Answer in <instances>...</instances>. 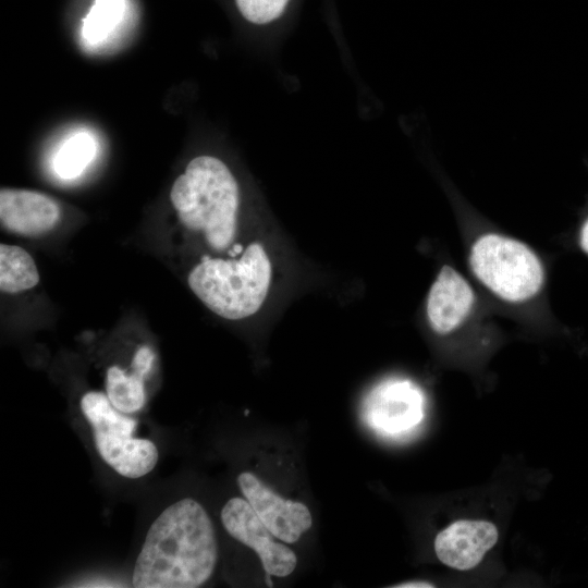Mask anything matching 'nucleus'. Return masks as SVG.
Masks as SVG:
<instances>
[{"instance_id": "nucleus-1", "label": "nucleus", "mask_w": 588, "mask_h": 588, "mask_svg": "<svg viewBox=\"0 0 588 588\" xmlns=\"http://www.w3.org/2000/svg\"><path fill=\"white\" fill-rule=\"evenodd\" d=\"M218 546L212 522L197 501L181 499L150 525L135 561V588H196L215 571Z\"/></svg>"}, {"instance_id": "nucleus-2", "label": "nucleus", "mask_w": 588, "mask_h": 588, "mask_svg": "<svg viewBox=\"0 0 588 588\" xmlns=\"http://www.w3.org/2000/svg\"><path fill=\"white\" fill-rule=\"evenodd\" d=\"M170 199L180 221L201 232L212 248L222 250L233 242L240 192L222 160L208 155L191 160L174 181Z\"/></svg>"}, {"instance_id": "nucleus-3", "label": "nucleus", "mask_w": 588, "mask_h": 588, "mask_svg": "<svg viewBox=\"0 0 588 588\" xmlns=\"http://www.w3.org/2000/svg\"><path fill=\"white\" fill-rule=\"evenodd\" d=\"M271 281L270 260L259 243L237 259L204 257L188 274L194 294L218 316L236 320L261 307Z\"/></svg>"}, {"instance_id": "nucleus-4", "label": "nucleus", "mask_w": 588, "mask_h": 588, "mask_svg": "<svg viewBox=\"0 0 588 588\" xmlns=\"http://www.w3.org/2000/svg\"><path fill=\"white\" fill-rule=\"evenodd\" d=\"M469 264L477 279L507 302L534 297L543 283V268L524 243L499 235H481L471 246Z\"/></svg>"}, {"instance_id": "nucleus-5", "label": "nucleus", "mask_w": 588, "mask_h": 588, "mask_svg": "<svg viewBox=\"0 0 588 588\" xmlns=\"http://www.w3.org/2000/svg\"><path fill=\"white\" fill-rule=\"evenodd\" d=\"M81 409L93 429L99 455L113 470L135 479L155 468L159 458L156 444L133 437L137 421L117 409L107 394L98 391L85 393Z\"/></svg>"}, {"instance_id": "nucleus-6", "label": "nucleus", "mask_w": 588, "mask_h": 588, "mask_svg": "<svg viewBox=\"0 0 588 588\" xmlns=\"http://www.w3.org/2000/svg\"><path fill=\"white\" fill-rule=\"evenodd\" d=\"M425 395L407 379L390 378L366 395L363 418L377 433L400 438L412 432L424 419Z\"/></svg>"}, {"instance_id": "nucleus-7", "label": "nucleus", "mask_w": 588, "mask_h": 588, "mask_svg": "<svg viewBox=\"0 0 588 588\" xmlns=\"http://www.w3.org/2000/svg\"><path fill=\"white\" fill-rule=\"evenodd\" d=\"M221 522L229 535L258 554L268 574L284 577L295 569L297 563L295 553L274 540V535L261 522L247 500L230 499L221 511Z\"/></svg>"}, {"instance_id": "nucleus-8", "label": "nucleus", "mask_w": 588, "mask_h": 588, "mask_svg": "<svg viewBox=\"0 0 588 588\" xmlns=\"http://www.w3.org/2000/svg\"><path fill=\"white\" fill-rule=\"evenodd\" d=\"M237 483L247 502L275 538L293 543L311 527V514L305 504L280 497L254 474L241 473Z\"/></svg>"}, {"instance_id": "nucleus-9", "label": "nucleus", "mask_w": 588, "mask_h": 588, "mask_svg": "<svg viewBox=\"0 0 588 588\" xmlns=\"http://www.w3.org/2000/svg\"><path fill=\"white\" fill-rule=\"evenodd\" d=\"M60 218L58 203L42 193L1 188L0 221L8 232L34 237L51 231Z\"/></svg>"}, {"instance_id": "nucleus-10", "label": "nucleus", "mask_w": 588, "mask_h": 588, "mask_svg": "<svg viewBox=\"0 0 588 588\" xmlns=\"http://www.w3.org/2000/svg\"><path fill=\"white\" fill-rule=\"evenodd\" d=\"M498 529L487 520H457L441 530L434 540L438 559L461 571L475 567L497 543Z\"/></svg>"}, {"instance_id": "nucleus-11", "label": "nucleus", "mask_w": 588, "mask_h": 588, "mask_svg": "<svg viewBox=\"0 0 588 588\" xmlns=\"http://www.w3.org/2000/svg\"><path fill=\"white\" fill-rule=\"evenodd\" d=\"M474 302L467 281L452 267H442L427 298L430 327L439 334L450 333L467 318Z\"/></svg>"}, {"instance_id": "nucleus-12", "label": "nucleus", "mask_w": 588, "mask_h": 588, "mask_svg": "<svg viewBox=\"0 0 588 588\" xmlns=\"http://www.w3.org/2000/svg\"><path fill=\"white\" fill-rule=\"evenodd\" d=\"M39 282V273L30 255L15 245H0V289L4 293L29 290Z\"/></svg>"}, {"instance_id": "nucleus-13", "label": "nucleus", "mask_w": 588, "mask_h": 588, "mask_svg": "<svg viewBox=\"0 0 588 588\" xmlns=\"http://www.w3.org/2000/svg\"><path fill=\"white\" fill-rule=\"evenodd\" d=\"M144 378L135 370L128 375L120 367L111 366L106 376V391L111 404L125 414L140 411L146 403Z\"/></svg>"}, {"instance_id": "nucleus-14", "label": "nucleus", "mask_w": 588, "mask_h": 588, "mask_svg": "<svg viewBox=\"0 0 588 588\" xmlns=\"http://www.w3.org/2000/svg\"><path fill=\"white\" fill-rule=\"evenodd\" d=\"M126 0H94L83 19L82 37L88 45L105 41L122 22Z\"/></svg>"}, {"instance_id": "nucleus-15", "label": "nucleus", "mask_w": 588, "mask_h": 588, "mask_svg": "<svg viewBox=\"0 0 588 588\" xmlns=\"http://www.w3.org/2000/svg\"><path fill=\"white\" fill-rule=\"evenodd\" d=\"M96 145L86 133L71 136L60 147L54 159L57 174L65 180L77 177L93 160Z\"/></svg>"}, {"instance_id": "nucleus-16", "label": "nucleus", "mask_w": 588, "mask_h": 588, "mask_svg": "<svg viewBox=\"0 0 588 588\" xmlns=\"http://www.w3.org/2000/svg\"><path fill=\"white\" fill-rule=\"evenodd\" d=\"M293 0H234L240 15L249 24L268 26L279 22Z\"/></svg>"}, {"instance_id": "nucleus-17", "label": "nucleus", "mask_w": 588, "mask_h": 588, "mask_svg": "<svg viewBox=\"0 0 588 588\" xmlns=\"http://www.w3.org/2000/svg\"><path fill=\"white\" fill-rule=\"evenodd\" d=\"M154 362V351L149 346L143 345L136 351L133 357L132 369L146 377L150 372Z\"/></svg>"}, {"instance_id": "nucleus-18", "label": "nucleus", "mask_w": 588, "mask_h": 588, "mask_svg": "<svg viewBox=\"0 0 588 588\" xmlns=\"http://www.w3.org/2000/svg\"><path fill=\"white\" fill-rule=\"evenodd\" d=\"M580 243L584 250L588 253V221L583 226L580 234Z\"/></svg>"}, {"instance_id": "nucleus-19", "label": "nucleus", "mask_w": 588, "mask_h": 588, "mask_svg": "<svg viewBox=\"0 0 588 588\" xmlns=\"http://www.w3.org/2000/svg\"><path fill=\"white\" fill-rule=\"evenodd\" d=\"M394 587L399 588H409V587H433V585L425 581H412V583H404L401 585H396Z\"/></svg>"}]
</instances>
